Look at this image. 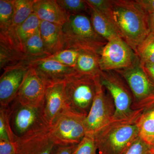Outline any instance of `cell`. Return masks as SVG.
Segmentation results:
<instances>
[{
  "instance_id": "obj_16",
  "label": "cell",
  "mask_w": 154,
  "mask_h": 154,
  "mask_svg": "<svg viewBox=\"0 0 154 154\" xmlns=\"http://www.w3.org/2000/svg\"><path fill=\"white\" fill-rule=\"evenodd\" d=\"M33 13L40 21L62 26L66 22L69 16L58 4L56 0H35Z\"/></svg>"
},
{
  "instance_id": "obj_25",
  "label": "cell",
  "mask_w": 154,
  "mask_h": 154,
  "mask_svg": "<svg viewBox=\"0 0 154 154\" xmlns=\"http://www.w3.org/2000/svg\"><path fill=\"white\" fill-rule=\"evenodd\" d=\"M14 14V0H0V33L11 26Z\"/></svg>"
},
{
  "instance_id": "obj_2",
  "label": "cell",
  "mask_w": 154,
  "mask_h": 154,
  "mask_svg": "<svg viewBox=\"0 0 154 154\" xmlns=\"http://www.w3.org/2000/svg\"><path fill=\"white\" fill-rule=\"evenodd\" d=\"M62 30L63 49L85 50L100 55L108 42L96 33L91 19L85 14L69 15Z\"/></svg>"
},
{
  "instance_id": "obj_15",
  "label": "cell",
  "mask_w": 154,
  "mask_h": 154,
  "mask_svg": "<svg viewBox=\"0 0 154 154\" xmlns=\"http://www.w3.org/2000/svg\"><path fill=\"white\" fill-rule=\"evenodd\" d=\"M49 130L17 140L18 154H52L56 146L50 137Z\"/></svg>"
},
{
  "instance_id": "obj_6",
  "label": "cell",
  "mask_w": 154,
  "mask_h": 154,
  "mask_svg": "<svg viewBox=\"0 0 154 154\" xmlns=\"http://www.w3.org/2000/svg\"><path fill=\"white\" fill-rule=\"evenodd\" d=\"M9 105L13 132L18 138L25 137L50 129L42 108L24 105L14 100Z\"/></svg>"
},
{
  "instance_id": "obj_17",
  "label": "cell",
  "mask_w": 154,
  "mask_h": 154,
  "mask_svg": "<svg viewBox=\"0 0 154 154\" xmlns=\"http://www.w3.org/2000/svg\"><path fill=\"white\" fill-rule=\"evenodd\" d=\"M39 31L45 50L50 56L63 49L62 25L41 21Z\"/></svg>"
},
{
  "instance_id": "obj_36",
  "label": "cell",
  "mask_w": 154,
  "mask_h": 154,
  "mask_svg": "<svg viewBox=\"0 0 154 154\" xmlns=\"http://www.w3.org/2000/svg\"><path fill=\"white\" fill-rule=\"evenodd\" d=\"M150 146H152L154 147V140H153V141L152 142Z\"/></svg>"
},
{
  "instance_id": "obj_24",
  "label": "cell",
  "mask_w": 154,
  "mask_h": 154,
  "mask_svg": "<svg viewBox=\"0 0 154 154\" xmlns=\"http://www.w3.org/2000/svg\"><path fill=\"white\" fill-rule=\"evenodd\" d=\"M18 137L14 134L11 127V111L9 107L0 109V140L15 142Z\"/></svg>"
},
{
  "instance_id": "obj_30",
  "label": "cell",
  "mask_w": 154,
  "mask_h": 154,
  "mask_svg": "<svg viewBox=\"0 0 154 154\" xmlns=\"http://www.w3.org/2000/svg\"><path fill=\"white\" fill-rule=\"evenodd\" d=\"M151 147L139 137L122 154H151Z\"/></svg>"
},
{
  "instance_id": "obj_14",
  "label": "cell",
  "mask_w": 154,
  "mask_h": 154,
  "mask_svg": "<svg viewBox=\"0 0 154 154\" xmlns=\"http://www.w3.org/2000/svg\"><path fill=\"white\" fill-rule=\"evenodd\" d=\"M30 66L47 84L64 82L69 76L76 72L74 68L46 58L31 62Z\"/></svg>"
},
{
  "instance_id": "obj_23",
  "label": "cell",
  "mask_w": 154,
  "mask_h": 154,
  "mask_svg": "<svg viewBox=\"0 0 154 154\" xmlns=\"http://www.w3.org/2000/svg\"><path fill=\"white\" fill-rule=\"evenodd\" d=\"M136 55L141 65L154 63V33L151 32L137 47Z\"/></svg>"
},
{
  "instance_id": "obj_8",
  "label": "cell",
  "mask_w": 154,
  "mask_h": 154,
  "mask_svg": "<svg viewBox=\"0 0 154 154\" xmlns=\"http://www.w3.org/2000/svg\"><path fill=\"white\" fill-rule=\"evenodd\" d=\"M86 116L67 109L57 119L50 129L51 139L55 145H75L86 135L84 119Z\"/></svg>"
},
{
  "instance_id": "obj_11",
  "label": "cell",
  "mask_w": 154,
  "mask_h": 154,
  "mask_svg": "<svg viewBox=\"0 0 154 154\" xmlns=\"http://www.w3.org/2000/svg\"><path fill=\"white\" fill-rule=\"evenodd\" d=\"M46 86L45 80L30 66L15 99L21 104L42 109Z\"/></svg>"
},
{
  "instance_id": "obj_13",
  "label": "cell",
  "mask_w": 154,
  "mask_h": 154,
  "mask_svg": "<svg viewBox=\"0 0 154 154\" xmlns=\"http://www.w3.org/2000/svg\"><path fill=\"white\" fill-rule=\"evenodd\" d=\"M67 109L65 81L47 83L42 110L45 118L51 126Z\"/></svg>"
},
{
  "instance_id": "obj_32",
  "label": "cell",
  "mask_w": 154,
  "mask_h": 154,
  "mask_svg": "<svg viewBox=\"0 0 154 154\" xmlns=\"http://www.w3.org/2000/svg\"><path fill=\"white\" fill-rule=\"evenodd\" d=\"M75 145L56 146L52 154H72Z\"/></svg>"
},
{
  "instance_id": "obj_26",
  "label": "cell",
  "mask_w": 154,
  "mask_h": 154,
  "mask_svg": "<svg viewBox=\"0 0 154 154\" xmlns=\"http://www.w3.org/2000/svg\"><path fill=\"white\" fill-rule=\"evenodd\" d=\"M79 50L73 48L63 49L45 58L55 60L62 64L75 68Z\"/></svg>"
},
{
  "instance_id": "obj_10",
  "label": "cell",
  "mask_w": 154,
  "mask_h": 154,
  "mask_svg": "<svg viewBox=\"0 0 154 154\" xmlns=\"http://www.w3.org/2000/svg\"><path fill=\"white\" fill-rule=\"evenodd\" d=\"M137 57L121 38L108 42L100 53L101 71H116L133 65Z\"/></svg>"
},
{
  "instance_id": "obj_35",
  "label": "cell",
  "mask_w": 154,
  "mask_h": 154,
  "mask_svg": "<svg viewBox=\"0 0 154 154\" xmlns=\"http://www.w3.org/2000/svg\"><path fill=\"white\" fill-rule=\"evenodd\" d=\"M149 23L151 32L154 33V12L148 13Z\"/></svg>"
},
{
  "instance_id": "obj_4",
  "label": "cell",
  "mask_w": 154,
  "mask_h": 154,
  "mask_svg": "<svg viewBox=\"0 0 154 154\" xmlns=\"http://www.w3.org/2000/svg\"><path fill=\"white\" fill-rule=\"evenodd\" d=\"M99 75L93 77L76 72L67 78L65 95L68 110L85 116L88 115L96 96Z\"/></svg>"
},
{
  "instance_id": "obj_18",
  "label": "cell",
  "mask_w": 154,
  "mask_h": 154,
  "mask_svg": "<svg viewBox=\"0 0 154 154\" xmlns=\"http://www.w3.org/2000/svg\"><path fill=\"white\" fill-rule=\"evenodd\" d=\"M88 6L92 25L99 36L107 42L121 38L112 21L96 9Z\"/></svg>"
},
{
  "instance_id": "obj_21",
  "label": "cell",
  "mask_w": 154,
  "mask_h": 154,
  "mask_svg": "<svg viewBox=\"0 0 154 154\" xmlns=\"http://www.w3.org/2000/svg\"><path fill=\"white\" fill-rule=\"evenodd\" d=\"M24 48L25 55L30 62L50 56L45 48L39 29L26 42Z\"/></svg>"
},
{
  "instance_id": "obj_3",
  "label": "cell",
  "mask_w": 154,
  "mask_h": 154,
  "mask_svg": "<svg viewBox=\"0 0 154 154\" xmlns=\"http://www.w3.org/2000/svg\"><path fill=\"white\" fill-rule=\"evenodd\" d=\"M100 80L115 105L112 122L136 123L144 110L133 109L132 94L124 78L116 71H101Z\"/></svg>"
},
{
  "instance_id": "obj_31",
  "label": "cell",
  "mask_w": 154,
  "mask_h": 154,
  "mask_svg": "<svg viewBox=\"0 0 154 154\" xmlns=\"http://www.w3.org/2000/svg\"><path fill=\"white\" fill-rule=\"evenodd\" d=\"M18 145L17 141L15 142L0 140V154H17Z\"/></svg>"
},
{
  "instance_id": "obj_22",
  "label": "cell",
  "mask_w": 154,
  "mask_h": 154,
  "mask_svg": "<svg viewBox=\"0 0 154 154\" xmlns=\"http://www.w3.org/2000/svg\"><path fill=\"white\" fill-rule=\"evenodd\" d=\"M139 137L150 145L154 139V108L141 113L137 120Z\"/></svg>"
},
{
  "instance_id": "obj_34",
  "label": "cell",
  "mask_w": 154,
  "mask_h": 154,
  "mask_svg": "<svg viewBox=\"0 0 154 154\" xmlns=\"http://www.w3.org/2000/svg\"><path fill=\"white\" fill-rule=\"evenodd\" d=\"M145 72L154 84V63L141 65Z\"/></svg>"
},
{
  "instance_id": "obj_7",
  "label": "cell",
  "mask_w": 154,
  "mask_h": 154,
  "mask_svg": "<svg viewBox=\"0 0 154 154\" xmlns=\"http://www.w3.org/2000/svg\"><path fill=\"white\" fill-rule=\"evenodd\" d=\"M116 71L124 78L130 89L134 110H144L154 102V84L145 72L138 57L131 66Z\"/></svg>"
},
{
  "instance_id": "obj_33",
  "label": "cell",
  "mask_w": 154,
  "mask_h": 154,
  "mask_svg": "<svg viewBox=\"0 0 154 154\" xmlns=\"http://www.w3.org/2000/svg\"><path fill=\"white\" fill-rule=\"evenodd\" d=\"M148 13L154 12V0H136Z\"/></svg>"
},
{
  "instance_id": "obj_28",
  "label": "cell",
  "mask_w": 154,
  "mask_h": 154,
  "mask_svg": "<svg viewBox=\"0 0 154 154\" xmlns=\"http://www.w3.org/2000/svg\"><path fill=\"white\" fill-rule=\"evenodd\" d=\"M72 154H99L94 137L86 134L79 143L75 146Z\"/></svg>"
},
{
  "instance_id": "obj_29",
  "label": "cell",
  "mask_w": 154,
  "mask_h": 154,
  "mask_svg": "<svg viewBox=\"0 0 154 154\" xmlns=\"http://www.w3.org/2000/svg\"><path fill=\"white\" fill-rule=\"evenodd\" d=\"M86 2L88 5L96 9L110 19L113 23L112 17V1L87 0Z\"/></svg>"
},
{
  "instance_id": "obj_19",
  "label": "cell",
  "mask_w": 154,
  "mask_h": 154,
  "mask_svg": "<svg viewBox=\"0 0 154 154\" xmlns=\"http://www.w3.org/2000/svg\"><path fill=\"white\" fill-rule=\"evenodd\" d=\"M100 55L98 54L80 50L75 69L80 74L96 77L100 75L101 70L99 66Z\"/></svg>"
},
{
  "instance_id": "obj_9",
  "label": "cell",
  "mask_w": 154,
  "mask_h": 154,
  "mask_svg": "<svg viewBox=\"0 0 154 154\" xmlns=\"http://www.w3.org/2000/svg\"><path fill=\"white\" fill-rule=\"evenodd\" d=\"M101 84L100 75L97 81L96 96L88 115L84 119L86 134L94 136L112 122L115 105L110 94Z\"/></svg>"
},
{
  "instance_id": "obj_27",
  "label": "cell",
  "mask_w": 154,
  "mask_h": 154,
  "mask_svg": "<svg viewBox=\"0 0 154 154\" xmlns=\"http://www.w3.org/2000/svg\"><path fill=\"white\" fill-rule=\"evenodd\" d=\"M58 4L70 14H84L89 13V7L84 0H56Z\"/></svg>"
},
{
  "instance_id": "obj_1",
  "label": "cell",
  "mask_w": 154,
  "mask_h": 154,
  "mask_svg": "<svg viewBox=\"0 0 154 154\" xmlns=\"http://www.w3.org/2000/svg\"><path fill=\"white\" fill-rule=\"evenodd\" d=\"M112 17L121 38L136 54L139 45L150 33L149 14L136 1H112Z\"/></svg>"
},
{
  "instance_id": "obj_5",
  "label": "cell",
  "mask_w": 154,
  "mask_h": 154,
  "mask_svg": "<svg viewBox=\"0 0 154 154\" xmlns=\"http://www.w3.org/2000/svg\"><path fill=\"white\" fill-rule=\"evenodd\" d=\"M94 137L99 154H122L139 135L136 123L113 122Z\"/></svg>"
},
{
  "instance_id": "obj_37",
  "label": "cell",
  "mask_w": 154,
  "mask_h": 154,
  "mask_svg": "<svg viewBox=\"0 0 154 154\" xmlns=\"http://www.w3.org/2000/svg\"><path fill=\"white\" fill-rule=\"evenodd\" d=\"M17 154H18V153H17Z\"/></svg>"
},
{
  "instance_id": "obj_12",
  "label": "cell",
  "mask_w": 154,
  "mask_h": 154,
  "mask_svg": "<svg viewBox=\"0 0 154 154\" xmlns=\"http://www.w3.org/2000/svg\"><path fill=\"white\" fill-rule=\"evenodd\" d=\"M30 64H22L4 69L0 78L1 107H9L16 98Z\"/></svg>"
},
{
  "instance_id": "obj_20",
  "label": "cell",
  "mask_w": 154,
  "mask_h": 154,
  "mask_svg": "<svg viewBox=\"0 0 154 154\" xmlns=\"http://www.w3.org/2000/svg\"><path fill=\"white\" fill-rule=\"evenodd\" d=\"M35 0H14V14L12 23L5 32L0 33V36L9 35L18 27L33 13Z\"/></svg>"
}]
</instances>
